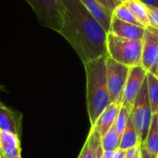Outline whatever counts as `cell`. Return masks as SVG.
<instances>
[{
    "mask_svg": "<svg viewBox=\"0 0 158 158\" xmlns=\"http://www.w3.org/2000/svg\"><path fill=\"white\" fill-rule=\"evenodd\" d=\"M61 34L83 64L107 55L106 35L100 22L80 0H62Z\"/></svg>",
    "mask_w": 158,
    "mask_h": 158,
    "instance_id": "cell-1",
    "label": "cell"
},
{
    "mask_svg": "<svg viewBox=\"0 0 158 158\" xmlns=\"http://www.w3.org/2000/svg\"><path fill=\"white\" fill-rule=\"evenodd\" d=\"M106 56L84 65L86 73V104L91 126L111 104L106 81Z\"/></svg>",
    "mask_w": 158,
    "mask_h": 158,
    "instance_id": "cell-2",
    "label": "cell"
},
{
    "mask_svg": "<svg viewBox=\"0 0 158 158\" xmlns=\"http://www.w3.org/2000/svg\"><path fill=\"white\" fill-rule=\"evenodd\" d=\"M107 56L115 61L130 68L141 66L143 41L117 36L111 32L106 35Z\"/></svg>",
    "mask_w": 158,
    "mask_h": 158,
    "instance_id": "cell-3",
    "label": "cell"
},
{
    "mask_svg": "<svg viewBox=\"0 0 158 158\" xmlns=\"http://www.w3.org/2000/svg\"><path fill=\"white\" fill-rule=\"evenodd\" d=\"M153 116L154 114L151 109L147 92V79H145L130 114V117L138 133L141 145H143L145 142Z\"/></svg>",
    "mask_w": 158,
    "mask_h": 158,
    "instance_id": "cell-4",
    "label": "cell"
},
{
    "mask_svg": "<svg viewBox=\"0 0 158 158\" xmlns=\"http://www.w3.org/2000/svg\"><path fill=\"white\" fill-rule=\"evenodd\" d=\"M33 9L39 23L59 33L63 23L62 0H26Z\"/></svg>",
    "mask_w": 158,
    "mask_h": 158,
    "instance_id": "cell-5",
    "label": "cell"
},
{
    "mask_svg": "<svg viewBox=\"0 0 158 158\" xmlns=\"http://www.w3.org/2000/svg\"><path fill=\"white\" fill-rule=\"evenodd\" d=\"M130 67L106 57V81L111 103L122 106V96L130 72Z\"/></svg>",
    "mask_w": 158,
    "mask_h": 158,
    "instance_id": "cell-6",
    "label": "cell"
},
{
    "mask_svg": "<svg viewBox=\"0 0 158 158\" xmlns=\"http://www.w3.org/2000/svg\"><path fill=\"white\" fill-rule=\"evenodd\" d=\"M143 53L141 66L158 78V30L145 28L143 37Z\"/></svg>",
    "mask_w": 158,
    "mask_h": 158,
    "instance_id": "cell-7",
    "label": "cell"
},
{
    "mask_svg": "<svg viewBox=\"0 0 158 158\" xmlns=\"http://www.w3.org/2000/svg\"><path fill=\"white\" fill-rule=\"evenodd\" d=\"M147 71L142 66L131 67L122 96V106L131 111L135 99L142 88V85L146 79Z\"/></svg>",
    "mask_w": 158,
    "mask_h": 158,
    "instance_id": "cell-8",
    "label": "cell"
},
{
    "mask_svg": "<svg viewBox=\"0 0 158 158\" xmlns=\"http://www.w3.org/2000/svg\"><path fill=\"white\" fill-rule=\"evenodd\" d=\"M144 31L145 28L143 27L122 21L112 16L110 30L108 32H111L122 38L132 39V40H143Z\"/></svg>",
    "mask_w": 158,
    "mask_h": 158,
    "instance_id": "cell-9",
    "label": "cell"
},
{
    "mask_svg": "<svg viewBox=\"0 0 158 158\" xmlns=\"http://www.w3.org/2000/svg\"><path fill=\"white\" fill-rule=\"evenodd\" d=\"M22 114L0 105V130L20 137Z\"/></svg>",
    "mask_w": 158,
    "mask_h": 158,
    "instance_id": "cell-10",
    "label": "cell"
},
{
    "mask_svg": "<svg viewBox=\"0 0 158 158\" xmlns=\"http://www.w3.org/2000/svg\"><path fill=\"white\" fill-rule=\"evenodd\" d=\"M104 150L102 147V137L94 126H91L88 137L78 158H102Z\"/></svg>",
    "mask_w": 158,
    "mask_h": 158,
    "instance_id": "cell-11",
    "label": "cell"
},
{
    "mask_svg": "<svg viewBox=\"0 0 158 158\" xmlns=\"http://www.w3.org/2000/svg\"><path fill=\"white\" fill-rule=\"evenodd\" d=\"M0 153L6 158L21 156L19 136L0 130Z\"/></svg>",
    "mask_w": 158,
    "mask_h": 158,
    "instance_id": "cell-12",
    "label": "cell"
},
{
    "mask_svg": "<svg viewBox=\"0 0 158 158\" xmlns=\"http://www.w3.org/2000/svg\"><path fill=\"white\" fill-rule=\"evenodd\" d=\"M121 105L118 103H111L100 115L95 124L93 125L99 132L101 137H104L107 131L113 127L117 117L119 113Z\"/></svg>",
    "mask_w": 158,
    "mask_h": 158,
    "instance_id": "cell-13",
    "label": "cell"
},
{
    "mask_svg": "<svg viewBox=\"0 0 158 158\" xmlns=\"http://www.w3.org/2000/svg\"><path fill=\"white\" fill-rule=\"evenodd\" d=\"M82 5L93 14V16L100 22L106 32L110 30L111 20H112V12L105 7L97 0H80Z\"/></svg>",
    "mask_w": 158,
    "mask_h": 158,
    "instance_id": "cell-14",
    "label": "cell"
},
{
    "mask_svg": "<svg viewBox=\"0 0 158 158\" xmlns=\"http://www.w3.org/2000/svg\"><path fill=\"white\" fill-rule=\"evenodd\" d=\"M141 145L140 139L138 136V133L136 131V129L132 123V120L131 117L128 119L126 128L120 137V143H119V149L127 151L130 148H132L134 146Z\"/></svg>",
    "mask_w": 158,
    "mask_h": 158,
    "instance_id": "cell-15",
    "label": "cell"
},
{
    "mask_svg": "<svg viewBox=\"0 0 158 158\" xmlns=\"http://www.w3.org/2000/svg\"><path fill=\"white\" fill-rule=\"evenodd\" d=\"M153 158L158 156V117L157 114H154L151 126L145 139L144 143L143 144Z\"/></svg>",
    "mask_w": 158,
    "mask_h": 158,
    "instance_id": "cell-16",
    "label": "cell"
},
{
    "mask_svg": "<svg viewBox=\"0 0 158 158\" xmlns=\"http://www.w3.org/2000/svg\"><path fill=\"white\" fill-rule=\"evenodd\" d=\"M123 3L143 28L150 27L147 6H145L140 0H125Z\"/></svg>",
    "mask_w": 158,
    "mask_h": 158,
    "instance_id": "cell-17",
    "label": "cell"
},
{
    "mask_svg": "<svg viewBox=\"0 0 158 158\" xmlns=\"http://www.w3.org/2000/svg\"><path fill=\"white\" fill-rule=\"evenodd\" d=\"M147 92L153 114L158 110V78L154 74L147 72Z\"/></svg>",
    "mask_w": 158,
    "mask_h": 158,
    "instance_id": "cell-18",
    "label": "cell"
},
{
    "mask_svg": "<svg viewBox=\"0 0 158 158\" xmlns=\"http://www.w3.org/2000/svg\"><path fill=\"white\" fill-rule=\"evenodd\" d=\"M120 135L117 132L114 126L107 131V133L102 137V147L104 151L115 152L119 147Z\"/></svg>",
    "mask_w": 158,
    "mask_h": 158,
    "instance_id": "cell-19",
    "label": "cell"
},
{
    "mask_svg": "<svg viewBox=\"0 0 158 158\" xmlns=\"http://www.w3.org/2000/svg\"><path fill=\"white\" fill-rule=\"evenodd\" d=\"M112 16L128 23H131L137 26H142V24L137 20V19L133 16V14L130 11V9L125 6V4L122 2L121 4H119L112 12Z\"/></svg>",
    "mask_w": 158,
    "mask_h": 158,
    "instance_id": "cell-20",
    "label": "cell"
},
{
    "mask_svg": "<svg viewBox=\"0 0 158 158\" xmlns=\"http://www.w3.org/2000/svg\"><path fill=\"white\" fill-rule=\"evenodd\" d=\"M130 114H131V110H129L128 108L124 107L121 106L120 107V110H119V113L117 117V119L114 123V128L115 130L117 131V132L121 136L125 128H126V125H127V122H128V119L130 118Z\"/></svg>",
    "mask_w": 158,
    "mask_h": 158,
    "instance_id": "cell-21",
    "label": "cell"
},
{
    "mask_svg": "<svg viewBox=\"0 0 158 158\" xmlns=\"http://www.w3.org/2000/svg\"><path fill=\"white\" fill-rule=\"evenodd\" d=\"M150 26L158 30V8L155 6H147Z\"/></svg>",
    "mask_w": 158,
    "mask_h": 158,
    "instance_id": "cell-22",
    "label": "cell"
},
{
    "mask_svg": "<svg viewBox=\"0 0 158 158\" xmlns=\"http://www.w3.org/2000/svg\"><path fill=\"white\" fill-rule=\"evenodd\" d=\"M99 1L105 7H106L109 11L113 12V10L122 2L119 0H97Z\"/></svg>",
    "mask_w": 158,
    "mask_h": 158,
    "instance_id": "cell-23",
    "label": "cell"
},
{
    "mask_svg": "<svg viewBox=\"0 0 158 158\" xmlns=\"http://www.w3.org/2000/svg\"><path fill=\"white\" fill-rule=\"evenodd\" d=\"M140 155H141V145H137L126 151L125 158H140Z\"/></svg>",
    "mask_w": 158,
    "mask_h": 158,
    "instance_id": "cell-24",
    "label": "cell"
},
{
    "mask_svg": "<svg viewBox=\"0 0 158 158\" xmlns=\"http://www.w3.org/2000/svg\"><path fill=\"white\" fill-rule=\"evenodd\" d=\"M125 156H126V151L118 148L114 152L113 158H125Z\"/></svg>",
    "mask_w": 158,
    "mask_h": 158,
    "instance_id": "cell-25",
    "label": "cell"
},
{
    "mask_svg": "<svg viewBox=\"0 0 158 158\" xmlns=\"http://www.w3.org/2000/svg\"><path fill=\"white\" fill-rule=\"evenodd\" d=\"M147 6H155L158 8V0H140Z\"/></svg>",
    "mask_w": 158,
    "mask_h": 158,
    "instance_id": "cell-26",
    "label": "cell"
},
{
    "mask_svg": "<svg viewBox=\"0 0 158 158\" xmlns=\"http://www.w3.org/2000/svg\"><path fill=\"white\" fill-rule=\"evenodd\" d=\"M140 158H153L143 145H141V155Z\"/></svg>",
    "mask_w": 158,
    "mask_h": 158,
    "instance_id": "cell-27",
    "label": "cell"
},
{
    "mask_svg": "<svg viewBox=\"0 0 158 158\" xmlns=\"http://www.w3.org/2000/svg\"><path fill=\"white\" fill-rule=\"evenodd\" d=\"M0 158H6V157H5V156H3V155L0 153Z\"/></svg>",
    "mask_w": 158,
    "mask_h": 158,
    "instance_id": "cell-28",
    "label": "cell"
},
{
    "mask_svg": "<svg viewBox=\"0 0 158 158\" xmlns=\"http://www.w3.org/2000/svg\"><path fill=\"white\" fill-rule=\"evenodd\" d=\"M119 1H121V2H124L125 0H119Z\"/></svg>",
    "mask_w": 158,
    "mask_h": 158,
    "instance_id": "cell-29",
    "label": "cell"
},
{
    "mask_svg": "<svg viewBox=\"0 0 158 158\" xmlns=\"http://www.w3.org/2000/svg\"><path fill=\"white\" fill-rule=\"evenodd\" d=\"M156 114H157V117H158V110H157V112H156Z\"/></svg>",
    "mask_w": 158,
    "mask_h": 158,
    "instance_id": "cell-30",
    "label": "cell"
},
{
    "mask_svg": "<svg viewBox=\"0 0 158 158\" xmlns=\"http://www.w3.org/2000/svg\"><path fill=\"white\" fill-rule=\"evenodd\" d=\"M17 158H21V156H19V157H17Z\"/></svg>",
    "mask_w": 158,
    "mask_h": 158,
    "instance_id": "cell-31",
    "label": "cell"
},
{
    "mask_svg": "<svg viewBox=\"0 0 158 158\" xmlns=\"http://www.w3.org/2000/svg\"><path fill=\"white\" fill-rule=\"evenodd\" d=\"M0 105H1V103H0Z\"/></svg>",
    "mask_w": 158,
    "mask_h": 158,
    "instance_id": "cell-32",
    "label": "cell"
},
{
    "mask_svg": "<svg viewBox=\"0 0 158 158\" xmlns=\"http://www.w3.org/2000/svg\"><path fill=\"white\" fill-rule=\"evenodd\" d=\"M157 158H158V156H157Z\"/></svg>",
    "mask_w": 158,
    "mask_h": 158,
    "instance_id": "cell-33",
    "label": "cell"
}]
</instances>
